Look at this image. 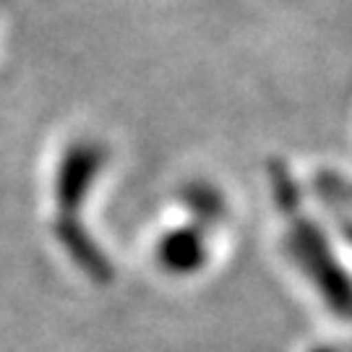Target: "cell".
<instances>
[{
	"label": "cell",
	"mask_w": 352,
	"mask_h": 352,
	"mask_svg": "<svg viewBox=\"0 0 352 352\" xmlns=\"http://www.w3.org/2000/svg\"><path fill=\"white\" fill-rule=\"evenodd\" d=\"M52 232L58 243L63 245L68 258L74 261L91 282L97 285H107L113 279L115 269L107 258V253L100 248V243L89 235V230L81 225L78 217H55Z\"/></svg>",
	"instance_id": "3957f363"
},
{
	"label": "cell",
	"mask_w": 352,
	"mask_h": 352,
	"mask_svg": "<svg viewBox=\"0 0 352 352\" xmlns=\"http://www.w3.org/2000/svg\"><path fill=\"white\" fill-rule=\"evenodd\" d=\"M107 164V146L100 141L81 139L65 149L55 175V204L58 217H78V209L89 199V190L100 180Z\"/></svg>",
	"instance_id": "7a4b0ae2"
},
{
	"label": "cell",
	"mask_w": 352,
	"mask_h": 352,
	"mask_svg": "<svg viewBox=\"0 0 352 352\" xmlns=\"http://www.w3.org/2000/svg\"><path fill=\"white\" fill-rule=\"evenodd\" d=\"M209 258V245H206V232L201 227H177L164 232V238L157 245V261L167 274L175 277H188L204 269Z\"/></svg>",
	"instance_id": "277c9868"
},
{
	"label": "cell",
	"mask_w": 352,
	"mask_h": 352,
	"mask_svg": "<svg viewBox=\"0 0 352 352\" xmlns=\"http://www.w3.org/2000/svg\"><path fill=\"white\" fill-rule=\"evenodd\" d=\"M183 201L188 206V212L196 219V227H201L204 232L209 227H217L227 214V204L222 199V193L212 188L209 183H190L188 188L183 190Z\"/></svg>",
	"instance_id": "5b68a950"
},
{
	"label": "cell",
	"mask_w": 352,
	"mask_h": 352,
	"mask_svg": "<svg viewBox=\"0 0 352 352\" xmlns=\"http://www.w3.org/2000/svg\"><path fill=\"white\" fill-rule=\"evenodd\" d=\"M287 251L298 261L305 277L321 289V295L337 314L352 316V282L347 272L337 264L329 251L327 240L305 217L292 214V227L287 232Z\"/></svg>",
	"instance_id": "6da1fadb"
}]
</instances>
